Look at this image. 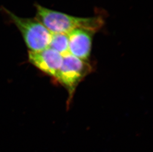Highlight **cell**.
<instances>
[{"label":"cell","instance_id":"2","mask_svg":"<svg viewBox=\"0 0 153 152\" xmlns=\"http://www.w3.org/2000/svg\"><path fill=\"white\" fill-rule=\"evenodd\" d=\"M12 22L22 33L31 52L42 51L49 47L52 33L36 18H22L4 9Z\"/></svg>","mask_w":153,"mask_h":152},{"label":"cell","instance_id":"1","mask_svg":"<svg viewBox=\"0 0 153 152\" xmlns=\"http://www.w3.org/2000/svg\"><path fill=\"white\" fill-rule=\"evenodd\" d=\"M37 17L52 33L68 34L76 29H83L92 33L101 29L104 21L101 17L80 18L51 10L37 4Z\"/></svg>","mask_w":153,"mask_h":152},{"label":"cell","instance_id":"3","mask_svg":"<svg viewBox=\"0 0 153 152\" xmlns=\"http://www.w3.org/2000/svg\"><path fill=\"white\" fill-rule=\"evenodd\" d=\"M90 69L86 61L67 53L62 56V64L55 78L66 87L70 94H72Z\"/></svg>","mask_w":153,"mask_h":152},{"label":"cell","instance_id":"6","mask_svg":"<svg viewBox=\"0 0 153 152\" xmlns=\"http://www.w3.org/2000/svg\"><path fill=\"white\" fill-rule=\"evenodd\" d=\"M49 47L58 52L62 56L69 53L68 34L64 33H52Z\"/></svg>","mask_w":153,"mask_h":152},{"label":"cell","instance_id":"4","mask_svg":"<svg viewBox=\"0 0 153 152\" xmlns=\"http://www.w3.org/2000/svg\"><path fill=\"white\" fill-rule=\"evenodd\" d=\"M28 58L31 63L38 69L55 77L62 63V55L51 47L40 52L29 51Z\"/></svg>","mask_w":153,"mask_h":152},{"label":"cell","instance_id":"5","mask_svg":"<svg viewBox=\"0 0 153 152\" xmlns=\"http://www.w3.org/2000/svg\"><path fill=\"white\" fill-rule=\"evenodd\" d=\"M93 33L76 29L68 34L69 53L83 61L87 60L91 53Z\"/></svg>","mask_w":153,"mask_h":152}]
</instances>
